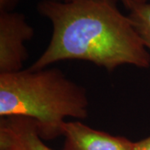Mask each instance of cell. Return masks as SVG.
Here are the masks:
<instances>
[{"label": "cell", "mask_w": 150, "mask_h": 150, "mask_svg": "<svg viewBox=\"0 0 150 150\" xmlns=\"http://www.w3.org/2000/svg\"><path fill=\"white\" fill-rule=\"evenodd\" d=\"M119 0H41L37 10L51 22L48 47L28 68L46 69L65 60H83L112 72L129 64L150 67V54Z\"/></svg>", "instance_id": "1"}, {"label": "cell", "mask_w": 150, "mask_h": 150, "mask_svg": "<svg viewBox=\"0 0 150 150\" xmlns=\"http://www.w3.org/2000/svg\"><path fill=\"white\" fill-rule=\"evenodd\" d=\"M85 88L58 69L0 74V117L33 119L43 141L64 136L66 118L88 117Z\"/></svg>", "instance_id": "2"}, {"label": "cell", "mask_w": 150, "mask_h": 150, "mask_svg": "<svg viewBox=\"0 0 150 150\" xmlns=\"http://www.w3.org/2000/svg\"><path fill=\"white\" fill-rule=\"evenodd\" d=\"M33 35V28L23 13L0 11V74L23 69L28 56L25 43Z\"/></svg>", "instance_id": "3"}, {"label": "cell", "mask_w": 150, "mask_h": 150, "mask_svg": "<svg viewBox=\"0 0 150 150\" xmlns=\"http://www.w3.org/2000/svg\"><path fill=\"white\" fill-rule=\"evenodd\" d=\"M63 150H132L134 142L92 129L84 123L66 122Z\"/></svg>", "instance_id": "4"}, {"label": "cell", "mask_w": 150, "mask_h": 150, "mask_svg": "<svg viewBox=\"0 0 150 150\" xmlns=\"http://www.w3.org/2000/svg\"><path fill=\"white\" fill-rule=\"evenodd\" d=\"M13 150H54L38 132L37 123L26 117H7L0 121V149Z\"/></svg>", "instance_id": "5"}, {"label": "cell", "mask_w": 150, "mask_h": 150, "mask_svg": "<svg viewBox=\"0 0 150 150\" xmlns=\"http://www.w3.org/2000/svg\"><path fill=\"white\" fill-rule=\"evenodd\" d=\"M128 16L146 48L150 51V2L134 5Z\"/></svg>", "instance_id": "6"}, {"label": "cell", "mask_w": 150, "mask_h": 150, "mask_svg": "<svg viewBox=\"0 0 150 150\" xmlns=\"http://www.w3.org/2000/svg\"><path fill=\"white\" fill-rule=\"evenodd\" d=\"M21 0H0V11H13Z\"/></svg>", "instance_id": "7"}, {"label": "cell", "mask_w": 150, "mask_h": 150, "mask_svg": "<svg viewBox=\"0 0 150 150\" xmlns=\"http://www.w3.org/2000/svg\"><path fill=\"white\" fill-rule=\"evenodd\" d=\"M132 150H150V136L138 142H134Z\"/></svg>", "instance_id": "8"}, {"label": "cell", "mask_w": 150, "mask_h": 150, "mask_svg": "<svg viewBox=\"0 0 150 150\" xmlns=\"http://www.w3.org/2000/svg\"><path fill=\"white\" fill-rule=\"evenodd\" d=\"M119 2L122 3V4L125 7V8H127L129 11L134 8V4L132 0H119Z\"/></svg>", "instance_id": "9"}, {"label": "cell", "mask_w": 150, "mask_h": 150, "mask_svg": "<svg viewBox=\"0 0 150 150\" xmlns=\"http://www.w3.org/2000/svg\"><path fill=\"white\" fill-rule=\"evenodd\" d=\"M132 1H133L134 5H136V4H142L148 3L150 0H132Z\"/></svg>", "instance_id": "10"}, {"label": "cell", "mask_w": 150, "mask_h": 150, "mask_svg": "<svg viewBox=\"0 0 150 150\" xmlns=\"http://www.w3.org/2000/svg\"><path fill=\"white\" fill-rule=\"evenodd\" d=\"M0 150H13V149H8V148H2V149H0Z\"/></svg>", "instance_id": "11"}]
</instances>
